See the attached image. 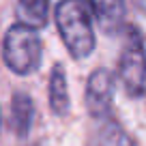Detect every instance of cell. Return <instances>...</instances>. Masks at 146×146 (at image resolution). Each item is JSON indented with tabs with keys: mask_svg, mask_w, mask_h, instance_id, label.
Instances as JSON below:
<instances>
[{
	"mask_svg": "<svg viewBox=\"0 0 146 146\" xmlns=\"http://www.w3.org/2000/svg\"><path fill=\"white\" fill-rule=\"evenodd\" d=\"M135 2V7L142 11V13H146V0H133Z\"/></svg>",
	"mask_w": 146,
	"mask_h": 146,
	"instance_id": "10",
	"label": "cell"
},
{
	"mask_svg": "<svg viewBox=\"0 0 146 146\" xmlns=\"http://www.w3.org/2000/svg\"><path fill=\"white\" fill-rule=\"evenodd\" d=\"M118 80L131 99H140L146 92V43L144 35L135 26L125 32L123 50L118 58Z\"/></svg>",
	"mask_w": 146,
	"mask_h": 146,
	"instance_id": "3",
	"label": "cell"
},
{
	"mask_svg": "<svg viewBox=\"0 0 146 146\" xmlns=\"http://www.w3.org/2000/svg\"><path fill=\"white\" fill-rule=\"evenodd\" d=\"M88 5L105 35H116L120 28H125V0H88Z\"/></svg>",
	"mask_w": 146,
	"mask_h": 146,
	"instance_id": "5",
	"label": "cell"
},
{
	"mask_svg": "<svg viewBox=\"0 0 146 146\" xmlns=\"http://www.w3.org/2000/svg\"><path fill=\"white\" fill-rule=\"evenodd\" d=\"M97 146H135V142L131 140V135L123 129L118 120L108 116L103 118L99 133H97Z\"/></svg>",
	"mask_w": 146,
	"mask_h": 146,
	"instance_id": "9",
	"label": "cell"
},
{
	"mask_svg": "<svg viewBox=\"0 0 146 146\" xmlns=\"http://www.w3.org/2000/svg\"><path fill=\"white\" fill-rule=\"evenodd\" d=\"M47 95H50V108L56 116L69 114L71 101H69V88H67V73H64L62 64H54L50 73V86H47Z\"/></svg>",
	"mask_w": 146,
	"mask_h": 146,
	"instance_id": "6",
	"label": "cell"
},
{
	"mask_svg": "<svg viewBox=\"0 0 146 146\" xmlns=\"http://www.w3.org/2000/svg\"><path fill=\"white\" fill-rule=\"evenodd\" d=\"M41 39L36 28L17 22L7 30L2 41V60L17 75H30L41 64Z\"/></svg>",
	"mask_w": 146,
	"mask_h": 146,
	"instance_id": "2",
	"label": "cell"
},
{
	"mask_svg": "<svg viewBox=\"0 0 146 146\" xmlns=\"http://www.w3.org/2000/svg\"><path fill=\"white\" fill-rule=\"evenodd\" d=\"M35 120V103L26 92H15L11 99V129L15 135L26 137Z\"/></svg>",
	"mask_w": 146,
	"mask_h": 146,
	"instance_id": "7",
	"label": "cell"
},
{
	"mask_svg": "<svg viewBox=\"0 0 146 146\" xmlns=\"http://www.w3.org/2000/svg\"><path fill=\"white\" fill-rule=\"evenodd\" d=\"M17 15H19V22L39 30L47 24L50 0H17Z\"/></svg>",
	"mask_w": 146,
	"mask_h": 146,
	"instance_id": "8",
	"label": "cell"
},
{
	"mask_svg": "<svg viewBox=\"0 0 146 146\" xmlns=\"http://www.w3.org/2000/svg\"><path fill=\"white\" fill-rule=\"evenodd\" d=\"M0 125H2V116H0Z\"/></svg>",
	"mask_w": 146,
	"mask_h": 146,
	"instance_id": "11",
	"label": "cell"
},
{
	"mask_svg": "<svg viewBox=\"0 0 146 146\" xmlns=\"http://www.w3.org/2000/svg\"><path fill=\"white\" fill-rule=\"evenodd\" d=\"M56 28L64 47L75 60H82L95 50L90 7L84 0H60L54 11Z\"/></svg>",
	"mask_w": 146,
	"mask_h": 146,
	"instance_id": "1",
	"label": "cell"
},
{
	"mask_svg": "<svg viewBox=\"0 0 146 146\" xmlns=\"http://www.w3.org/2000/svg\"><path fill=\"white\" fill-rule=\"evenodd\" d=\"M116 90V75L110 69H95L86 84V108L92 118L112 116V101Z\"/></svg>",
	"mask_w": 146,
	"mask_h": 146,
	"instance_id": "4",
	"label": "cell"
}]
</instances>
